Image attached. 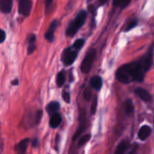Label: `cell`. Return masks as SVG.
Masks as SVG:
<instances>
[{"instance_id":"obj_1","label":"cell","mask_w":154,"mask_h":154,"mask_svg":"<svg viewBox=\"0 0 154 154\" xmlns=\"http://www.w3.org/2000/svg\"><path fill=\"white\" fill-rule=\"evenodd\" d=\"M147 72L142 60L123 65L117 69L116 77L117 80L123 84H129L132 81L142 82L144 75Z\"/></svg>"},{"instance_id":"obj_2","label":"cell","mask_w":154,"mask_h":154,"mask_svg":"<svg viewBox=\"0 0 154 154\" xmlns=\"http://www.w3.org/2000/svg\"><path fill=\"white\" fill-rule=\"evenodd\" d=\"M87 13L86 11L82 10L78 14L76 17L71 22L69 27L66 29V35L68 36H74L77 32L83 26L87 20Z\"/></svg>"},{"instance_id":"obj_3","label":"cell","mask_w":154,"mask_h":154,"mask_svg":"<svg viewBox=\"0 0 154 154\" xmlns=\"http://www.w3.org/2000/svg\"><path fill=\"white\" fill-rule=\"evenodd\" d=\"M96 55V51L94 48H92L86 54L85 57L83 60L82 63H81V72L83 73H88L92 69L93 62H94L95 57Z\"/></svg>"},{"instance_id":"obj_4","label":"cell","mask_w":154,"mask_h":154,"mask_svg":"<svg viewBox=\"0 0 154 154\" xmlns=\"http://www.w3.org/2000/svg\"><path fill=\"white\" fill-rule=\"evenodd\" d=\"M77 56H78V54H77L76 51H72V48H69L65 50L63 54V56H62V60H63V62L65 64V66H71L75 62Z\"/></svg>"},{"instance_id":"obj_5","label":"cell","mask_w":154,"mask_h":154,"mask_svg":"<svg viewBox=\"0 0 154 154\" xmlns=\"http://www.w3.org/2000/svg\"><path fill=\"white\" fill-rule=\"evenodd\" d=\"M32 2V0H20L18 11L20 14L24 17H28L31 12Z\"/></svg>"},{"instance_id":"obj_6","label":"cell","mask_w":154,"mask_h":154,"mask_svg":"<svg viewBox=\"0 0 154 154\" xmlns=\"http://www.w3.org/2000/svg\"><path fill=\"white\" fill-rule=\"evenodd\" d=\"M57 26H58V22H57V20H56L52 21V23L50 24L48 31L46 32V33H45V38H46V40L48 41V42H53L54 38V33H55Z\"/></svg>"},{"instance_id":"obj_7","label":"cell","mask_w":154,"mask_h":154,"mask_svg":"<svg viewBox=\"0 0 154 154\" xmlns=\"http://www.w3.org/2000/svg\"><path fill=\"white\" fill-rule=\"evenodd\" d=\"M85 112H81L80 114L79 120H80V126L78 127V129H77L76 132H75V135L73 136V141H75L80 135H81L83 132L84 131V129H86V118H85Z\"/></svg>"},{"instance_id":"obj_8","label":"cell","mask_w":154,"mask_h":154,"mask_svg":"<svg viewBox=\"0 0 154 154\" xmlns=\"http://www.w3.org/2000/svg\"><path fill=\"white\" fill-rule=\"evenodd\" d=\"M135 93L144 102H150L152 101V96L147 90L142 88H137L135 90Z\"/></svg>"},{"instance_id":"obj_9","label":"cell","mask_w":154,"mask_h":154,"mask_svg":"<svg viewBox=\"0 0 154 154\" xmlns=\"http://www.w3.org/2000/svg\"><path fill=\"white\" fill-rule=\"evenodd\" d=\"M29 139V138H25L20 141L16 146H15V151L17 154H25L26 151L27 147H28Z\"/></svg>"},{"instance_id":"obj_10","label":"cell","mask_w":154,"mask_h":154,"mask_svg":"<svg viewBox=\"0 0 154 154\" xmlns=\"http://www.w3.org/2000/svg\"><path fill=\"white\" fill-rule=\"evenodd\" d=\"M13 7V0H0V9L4 14H9Z\"/></svg>"},{"instance_id":"obj_11","label":"cell","mask_w":154,"mask_h":154,"mask_svg":"<svg viewBox=\"0 0 154 154\" xmlns=\"http://www.w3.org/2000/svg\"><path fill=\"white\" fill-rule=\"evenodd\" d=\"M151 128L148 126H144L141 128L138 132V138L142 141L147 139L151 134Z\"/></svg>"},{"instance_id":"obj_12","label":"cell","mask_w":154,"mask_h":154,"mask_svg":"<svg viewBox=\"0 0 154 154\" xmlns=\"http://www.w3.org/2000/svg\"><path fill=\"white\" fill-rule=\"evenodd\" d=\"M90 84L92 88L96 90H99L102 87V80L99 76H94L91 78Z\"/></svg>"},{"instance_id":"obj_13","label":"cell","mask_w":154,"mask_h":154,"mask_svg":"<svg viewBox=\"0 0 154 154\" xmlns=\"http://www.w3.org/2000/svg\"><path fill=\"white\" fill-rule=\"evenodd\" d=\"M62 122V117L59 114H55L52 115L51 120H50V126L53 129L57 128Z\"/></svg>"},{"instance_id":"obj_14","label":"cell","mask_w":154,"mask_h":154,"mask_svg":"<svg viewBox=\"0 0 154 154\" xmlns=\"http://www.w3.org/2000/svg\"><path fill=\"white\" fill-rule=\"evenodd\" d=\"M60 103L57 102H51L47 105V111L49 114H55L56 112L60 109Z\"/></svg>"},{"instance_id":"obj_15","label":"cell","mask_w":154,"mask_h":154,"mask_svg":"<svg viewBox=\"0 0 154 154\" xmlns=\"http://www.w3.org/2000/svg\"><path fill=\"white\" fill-rule=\"evenodd\" d=\"M129 147V142L127 141H122L117 146L114 154H124Z\"/></svg>"},{"instance_id":"obj_16","label":"cell","mask_w":154,"mask_h":154,"mask_svg":"<svg viewBox=\"0 0 154 154\" xmlns=\"http://www.w3.org/2000/svg\"><path fill=\"white\" fill-rule=\"evenodd\" d=\"M36 37L35 35H32L29 38V45H28V49H27V51H28V54H31L35 51L36 46H35V42Z\"/></svg>"},{"instance_id":"obj_17","label":"cell","mask_w":154,"mask_h":154,"mask_svg":"<svg viewBox=\"0 0 154 154\" xmlns=\"http://www.w3.org/2000/svg\"><path fill=\"white\" fill-rule=\"evenodd\" d=\"M124 109L125 111H126V114L129 115L131 113L133 112L134 111V105L133 103H132V101L130 99H127L126 100V102H124Z\"/></svg>"},{"instance_id":"obj_18","label":"cell","mask_w":154,"mask_h":154,"mask_svg":"<svg viewBox=\"0 0 154 154\" xmlns=\"http://www.w3.org/2000/svg\"><path fill=\"white\" fill-rule=\"evenodd\" d=\"M132 0H113V4L116 7H120L121 8H124L126 6L129 5Z\"/></svg>"},{"instance_id":"obj_19","label":"cell","mask_w":154,"mask_h":154,"mask_svg":"<svg viewBox=\"0 0 154 154\" xmlns=\"http://www.w3.org/2000/svg\"><path fill=\"white\" fill-rule=\"evenodd\" d=\"M65 81H66V77H65V74L63 72H60V73L57 75V84L58 87H62L64 84Z\"/></svg>"},{"instance_id":"obj_20","label":"cell","mask_w":154,"mask_h":154,"mask_svg":"<svg viewBox=\"0 0 154 154\" xmlns=\"http://www.w3.org/2000/svg\"><path fill=\"white\" fill-rule=\"evenodd\" d=\"M97 105H98V97L96 96H95L93 99V102H92L91 108H90V113H91L92 115H94L95 113L96 112Z\"/></svg>"},{"instance_id":"obj_21","label":"cell","mask_w":154,"mask_h":154,"mask_svg":"<svg viewBox=\"0 0 154 154\" xmlns=\"http://www.w3.org/2000/svg\"><path fill=\"white\" fill-rule=\"evenodd\" d=\"M90 138H91V135H90V134H87V135H84V136L82 137V138H80L79 141H78V145H79L80 147H81V146L84 145L86 143H87L89 141H90Z\"/></svg>"},{"instance_id":"obj_22","label":"cell","mask_w":154,"mask_h":154,"mask_svg":"<svg viewBox=\"0 0 154 154\" xmlns=\"http://www.w3.org/2000/svg\"><path fill=\"white\" fill-rule=\"evenodd\" d=\"M84 42H85V41H84V39H78V40L75 41V42L74 43L73 46H72V48H75V49L77 50L81 49V48L84 46Z\"/></svg>"},{"instance_id":"obj_23","label":"cell","mask_w":154,"mask_h":154,"mask_svg":"<svg viewBox=\"0 0 154 154\" xmlns=\"http://www.w3.org/2000/svg\"><path fill=\"white\" fill-rule=\"evenodd\" d=\"M138 24V20L136 19L135 20H132L130 23H129V25L127 26V27L126 28V31H129V30L132 29L134 27H135Z\"/></svg>"},{"instance_id":"obj_24","label":"cell","mask_w":154,"mask_h":154,"mask_svg":"<svg viewBox=\"0 0 154 154\" xmlns=\"http://www.w3.org/2000/svg\"><path fill=\"white\" fill-rule=\"evenodd\" d=\"M91 95H92L91 90H90L89 88L86 89V90H84V99H85L87 101H90V99H91Z\"/></svg>"},{"instance_id":"obj_25","label":"cell","mask_w":154,"mask_h":154,"mask_svg":"<svg viewBox=\"0 0 154 154\" xmlns=\"http://www.w3.org/2000/svg\"><path fill=\"white\" fill-rule=\"evenodd\" d=\"M42 115H43V112H42V110H38L36 112V115H35V123L36 124H38L41 121V119H42Z\"/></svg>"},{"instance_id":"obj_26","label":"cell","mask_w":154,"mask_h":154,"mask_svg":"<svg viewBox=\"0 0 154 154\" xmlns=\"http://www.w3.org/2000/svg\"><path fill=\"white\" fill-rule=\"evenodd\" d=\"M63 98L66 102H67V103L70 102V96H69V93L66 92V90L63 92Z\"/></svg>"},{"instance_id":"obj_27","label":"cell","mask_w":154,"mask_h":154,"mask_svg":"<svg viewBox=\"0 0 154 154\" xmlns=\"http://www.w3.org/2000/svg\"><path fill=\"white\" fill-rule=\"evenodd\" d=\"M6 38V33L5 32V31L3 29H1L0 31V42L2 43Z\"/></svg>"},{"instance_id":"obj_28","label":"cell","mask_w":154,"mask_h":154,"mask_svg":"<svg viewBox=\"0 0 154 154\" xmlns=\"http://www.w3.org/2000/svg\"><path fill=\"white\" fill-rule=\"evenodd\" d=\"M54 0H45V6H46V11H48V9L49 8L50 6L51 5V4L53 3Z\"/></svg>"},{"instance_id":"obj_29","label":"cell","mask_w":154,"mask_h":154,"mask_svg":"<svg viewBox=\"0 0 154 154\" xmlns=\"http://www.w3.org/2000/svg\"><path fill=\"white\" fill-rule=\"evenodd\" d=\"M88 8H89V11H90L91 12V13H93V14L95 13V11H96V9H95L94 6H93V5H90L88 7Z\"/></svg>"},{"instance_id":"obj_30","label":"cell","mask_w":154,"mask_h":154,"mask_svg":"<svg viewBox=\"0 0 154 154\" xmlns=\"http://www.w3.org/2000/svg\"><path fill=\"white\" fill-rule=\"evenodd\" d=\"M38 139L37 138H35V139L32 141V146L34 147H38Z\"/></svg>"},{"instance_id":"obj_31","label":"cell","mask_w":154,"mask_h":154,"mask_svg":"<svg viewBox=\"0 0 154 154\" xmlns=\"http://www.w3.org/2000/svg\"><path fill=\"white\" fill-rule=\"evenodd\" d=\"M108 0H99V4L101 5H103L106 4L107 2H108Z\"/></svg>"},{"instance_id":"obj_32","label":"cell","mask_w":154,"mask_h":154,"mask_svg":"<svg viewBox=\"0 0 154 154\" xmlns=\"http://www.w3.org/2000/svg\"><path fill=\"white\" fill-rule=\"evenodd\" d=\"M136 150H137V146H135V148H134L133 150H132V151H131L129 154H135V153H136Z\"/></svg>"},{"instance_id":"obj_33","label":"cell","mask_w":154,"mask_h":154,"mask_svg":"<svg viewBox=\"0 0 154 154\" xmlns=\"http://www.w3.org/2000/svg\"><path fill=\"white\" fill-rule=\"evenodd\" d=\"M18 83H19V81H18L17 79L14 80V81H13L11 82V84H13V85H17Z\"/></svg>"},{"instance_id":"obj_34","label":"cell","mask_w":154,"mask_h":154,"mask_svg":"<svg viewBox=\"0 0 154 154\" xmlns=\"http://www.w3.org/2000/svg\"><path fill=\"white\" fill-rule=\"evenodd\" d=\"M88 1H91V0H88Z\"/></svg>"},{"instance_id":"obj_35","label":"cell","mask_w":154,"mask_h":154,"mask_svg":"<svg viewBox=\"0 0 154 154\" xmlns=\"http://www.w3.org/2000/svg\"><path fill=\"white\" fill-rule=\"evenodd\" d=\"M153 46H154V44H153Z\"/></svg>"},{"instance_id":"obj_36","label":"cell","mask_w":154,"mask_h":154,"mask_svg":"<svg viewBox=\"0 0 154 154\" xmlns=\"http://www.w3.org/2000/svg\"><path fill=\"white\" fill-rule=\"evenodd\" d=\"M153 121H154V120H153Z\"/></svg>"}]
</instances>
